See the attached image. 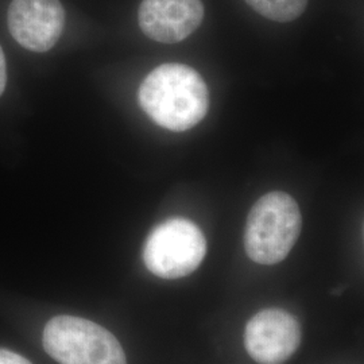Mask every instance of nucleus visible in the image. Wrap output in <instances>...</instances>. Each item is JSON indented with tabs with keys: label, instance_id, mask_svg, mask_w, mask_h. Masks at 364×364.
Segmentation results:
<instances>
[{
	"label": "nucleus",
	"instance_id": "obj_3",
	"mask_svg": "<svg viewBox=\"0 0 364 364\" xmlns=\"http://www.w3.org/2000/svg\"><path fill=\"white\" fill-rule=\"evenodd\" d=\"M43 348L61 364H127L109 331L75 316L53 317L43 331Z\"/></svg>",
	"mask_w": 364,
	"mask_h": 364
},
{
	"label": "nucleus",
	"instance_id": "obj_9",
	"mask_svg": "<svg viewBox=\"0 0 364 364\" xmlns=\"http://www.w3.org/2000/svg\"><path fill=\"white\" fill-rule=\"evenodd\" d=\"M0 364H33L26 358L9 350L0 348Z\"/></svg>",
	"mask_w": 364,
	"mask_h": 364
},
{
	"label": "nucleus",
	"instance_id": "obj_10",
	"mask_svg": "<svg viewBox=\"0 0 364 364\" xmlns=\"http://www.w3.org/2000/svg\"><path fill=\"white\" fill-rule=\"evenodd\" d=\"M6 84H7V64H6L3 49L0 48V96L6 90Z\"/></svg>",
	"mask_w": 364,
	"mask_h": 364
},
{
	"label": "nucleus",
	"instance_id": "obj_4",
	"mask_svg": "<svg viewBox=\"0 0 364 364\" xmlns=\"http://www.w3.org/2000/svg\"><path fill=\"white\" fill-rule=\"evenodd\" d=\"M207 254V240L193 221L173 218L149 234L144 262L150 273L164 279H178L196 272Z\"/></svg>",
	"mask_w": 364,
	"mask_h": 364
},
{
	"label": "nucleus",
	"instance_id": "obj_8",
	"mask_svg": "<svg viewBox=\"0 0 364 364\" xmlns=\"http://www.w3.org/2000/svg\"><path fill=\"white\" fill-rule=\"evenodd\" d=\"M246 3L262 16L281 23L297 19L308 6V0H246Z\"/></svg>",
	"mask_w": 364,
	"mask_h": 364
},
{
	"label": "nucleus",
	"instance_id": "obj_7",
	"mask_svg": "<svg viewBox=\"0 0 364 364\" xmlns=\"http://www.w3.org/2000/svg\"><path fill=\"white\" fill-rule=\"evenodd\" d=\"M204 13L201 0H144L138 21L146 37L161 43H177L195 33Z\"/></svg>",
	"mask_w": 364,
	"mask_h": 364
},
{
	"label": "nucleus",
	"instance_id": "obj_2",
	"mask_svg": "<svg viewBox=\"0 0 364 364\" xmlns=\"http://www.w3.org/2000/svg\"><path fill=\"white\" fill-rule=\"evenodd\" d=\"M302 215L297 201L285 192L262 196L250 210L245 230L248 258L259 264H277L299 240Z\"/></svg>",
	"mask_w": 364,
	"mask_h": 364
},
{
	"label": "nucleus",
	"instance_id": "obj_6",
	"mask_svg": "<svg viewBox=\"0 0 364 364\" xmlns=\"http://www.w3.org/2000/svg\"><path fill=\"white\" fill-rule=\"evenodd\" d=\"M14 39L30 52H49L65 26L60 0H13L7 15Z\"/></svg>",
	"mask_w": 364,
	"mask_h": 364
},
{
	"label": "nucleus",
	"instance_id": "obj_5",
	"mask_svg": "<svg viewBox=\"0 0 364 364\" xmlns=\"http://www.w3.org/2000/svg\"><path fill=\"white\" fill-rule=\"evenodd\" d=\"M302 328L291 313L263 309L246 326L245 347L259 364H284L299 350Z\"/></svg>",
	"mask_w": 364,
	"mask_h": 364
},
{
	"label": "nucleus",
	"instance_id": "obj_1",
	"mask_svg": "<svg viewBox=\"0 0 364 364\" xmlns=\"http://www.w3.org/2000/svg\"><path fill=\"white\" fill-rule=\"evenodd\" d=\"M139 105L158 126L191 130L208 112V87L191 66L169 63L153 69L139 87Z\"/></svg>",
	"mask_w": 364,
	"mask_h": 364
}]
</instances>
